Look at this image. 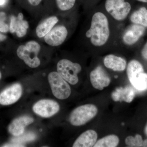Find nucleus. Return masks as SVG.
I'll return each mask as SVG.
<instances>
[{
  "mask_svg": "<svg viewBox=\"0 0 147 147\" xmlns=\"http://www.w3.org/2000/svg\"><path fill=\"white\" fill-rule=\"evenodd\" d=\"M86 35L94 46L100 47L105 45L110 37V30L108 18L104 13L98 11L94 14L90 27Z\"/></svg>",
  "mask_w": 147,
  "mask_h": 147,
  "instance_id": "obj_1",
  "label": "nucleus"
},
{
  "mask_svg": "<svg viewBox=\"0 0 147 147\" xmlns=\"http://www.w3.org/2000/svg\"><path fill=\"white\" fill-rule=\"evenodd\" d=\"M127 73L129 82L133 86L139 91L147 90V73L139 61L132 60L128 64Z\"/></svg>",
  "mask_w": 147,
  "mask_h": 147,
  "instance_id": "obj_2",
  "label": "nucleus"
},
{
  "mask_svg": "<svg viewBox=\"0 0 147 147\" xmlns=\"http://www.w3.org/2000/svg\"><path fill=\"white\" fill-rule=\"evenodd\" d=\"M40 50L39 43L34 40H31L25 45L19 46L17 48L16 54L18 58L24 60L27 65L31 68H36L40 64V61L38 57Z\"/></svg>",
  "mask_w": 147,
  "mask_h": 147,
  "instance_id": "obj_3",
  "label": "nucleus"
},
{
  "mask_svg": "<svg viewBox=\"0 0 147 147\" xmlns=\"http://www.w3.org/2000/svg\"><path fill=\"white\" fill-rule=\"evenodd\" d=\"M98 111L97 107L93 104L81 105L71 112L69 117V121L74 126L84 125L96 115Z\"/></svg>",
  "mask_w": 147,
  "mask_h": 147,
  "instance_id": "obj_4",
  "label": "nucleus"
},
{
  "mask_svg": "<svg viewBox=\"0 0 147 147\" xmlns=\"http://www.w3.org/2000/svg\"><path fill=\"white\" fill-rule=\"evenodd\" d=\"M82 67L79 63L63 59L58 62L57 72L66 82L75 85L79 82L78 74L82 71Z\"/></svg>",
  "mask_w": 147,
  "mask_h": 147,
  "instance_id": "obj_5",
  "label": "nucleus"
},
{
  "mask_svg": "<svg viewBox=\"0 0 147 147\" xmlns=\"http://www.w3.org/2000/svg\"><path fill=\"white\" fill-rule=\"evenodd\" d=\"M48 82L53 95L59 99L63 100L69 97L71 93L70 86L58 73L53 71L48 76Z\"/></svg>",
  "mask_w": 147,
  "mask_h": 147,
  "instance_id": "obj_6",
  "label": "nucleus"
},
{
  "mask_svg": "<svg viewBox=\"0 0 147 147\" xmlns=\"http://www.w3.org/2000/svg\"><path fill=\"white\" fill-rule=\"evenodd\" d=\"M105 7L107 12L118 21L124 20L131 9V5L125 0H106Z\"/></svg>",
  "mask_w": 147,
  "mask_h": 147,
  "instance_id": "obj_7",
  "label": "nucleus"
},
{
  "mask_svg": "<svg viewBox=\"0 0 147 147\" xmlns=\"http://www.w3.org/2000/svg\"><path fill=\"white\" fill-rule=\"evenodd\" d=\"M35 113L42 117L48 118L52 117L59 112V105L57 102L50 99H43L36 102L33 106Z\"/></svg>",
  "mask_w": 147,
  "mask_h": 147,
  "instance_id": "obj_8",
  "label": "nucleus"
},
{
  "mask_svg": "<svg viewBox=\"0 0 147 147\" xmlns=\"http://www.w3.org/2000/svg\"><path fill=\"white\" fill-rule=\"evenodd\" d=\"M90 80L93 87L100 90L109 86L111 82L107 71L100 65L98 66L90 72Z\"/></svg>",
  "mask_w": 147,
  "mask_h": 147,
  "instance_id": "obj_9",
  "label": "nucleus"
},
{
  "mask_svg": "<svg viewBox=\"0 0 147 147\" xmlns=\"http://www.w3.org/2000/svg\"><path fill=\"white\" fill-rule=\"evenodd\" d=\"M22 92L21 84L18 83L13 84L0 93V104L9 105L15 103L20 99Z\"/></svg>",
  "mask_w": 147,
  "mask_h": 147,
  "instance_id": "obj_10",
  "label": "nucleus"
},
{
  "mask_svg": "<svg viewBox=\"0 0 147 147\" xmlns=\"http://www.w3.org/2000/svg\"><path fill=\"white\" fill-rule=\"evenodd\" d=\"M68 31L65 26H59L52 29L44 36L47 44L50 46H58L61 45L65 40Z\"/></svg>",
  "mask_w": 147,
  "mask_h": 147,
  "instance_id": "obj_11",
  "label": "nucleus"
},
{
  "mask_svg": "<svg viewBox=\"0 0 147 147\" xmlns=\"http://www.w3.org/2000/svg\"><path fill=\"white\" fill-rule=\"evenodd\" d=\"M146 28L138 24H132L127 28L123 36V40L127 45H134L144 34Z\"/></svg>",
  "mask_w": 147,
  "mask_h": 147,
  "instance_id": "obj_12",
  "label": "nucleus"
},
{
  "mask_svg": "<svg viewBox=\"0 0 147 147\" xmlns=\"http://www.w3.org/2000/svg\"><path fill=\"white\" fill-rule=\"evenodd\" d=\"M29 27L28 21L24 20V15L19 13L17 17L11 16L9 26V31L11 33H16L19 38L23 37L26 34L27 29Z\"/></svg>",
  "mask_w": 147,
  "mask_h": 147,
  "instance_id": "obj_13",
  "label": "nucleus"
},
{
  "mask_svg": "<svg viewBox=\"0 0 147 147\" xmlns=\"http://www.w3.org/2000/svg\"><path fill=\"white\" fill-rule=\"evenodd\" d=\"M34 119L29 116H24L13 120L8 126V131L11 135L17 137L24 133L26 127L33 122Z\"/></svg>",
  "mask_w": 147,
  "mask_h": 147,
  "instance_id": "obj_14",
  "label": "nucleus"
},
{
  "mask_svg": "<svg viewBox=\"0 0 147 147\" xmlns=\"http://www.w3.org/2000/svg\"><path fill=\"white\" fill-rule=\"evenodd\" d=\"M98 135L94 130L89 129L83 132L74 143L73 147H93L97 141Z\"/></svg>",
  "mask_w": 147,
  "mask_h": 147,
  "instance_id": "obj_15",
  "label": "nucleus"
},
{
  "mask_svg": "<svg viewBox=\"0 0 147 147\" xmlns=\"http://www.w3.org/2000/svg\"><path fill=\"white\" fill-rule=\"evenodd\" d=\"M135 94L134 89L130 86H126L117 88L112 92L111 96L114 101H125L129 103L133 100Z\"/></svg>",
  "mask_w": 147,
  "mask_h": 147,
  "instance_id": "obj_16",
  "label": "nucleus"
},
{
  "mask_svg": "<svg viewBox=\"0 0 147 147\" xmlns=\"http://www.w3.org/2000/svg\"><path fill=\"white\" fill-rule=\"evenodd\" d=\"M103 63L107 68L117 71H123L127 65L125 60L112 54L107 55L104 58Z\"/></svg>",
  "mask_w": 147,
  "mask_h": 147,
  "instance_id": "obj_17",
  "label": "nucleus"
},
{
  "mask_svg": "<svg viewBox=\"0 0 147 147\" xmlns=\"http://www.w3.org/2000/svg\"><path fill=\"white\" fill-rule=\"evenodd\" d=\"M58 21L59 19L57 17L55 16L46 18L37 27L36 32L37 36L39 38L45 36L53 29Z\"/></svg>",
  "mask_w": 147,
  "mask_h": 147,
  "instance_id": "obj_18",
  "label": "nucleus"
},
{
  "mask_svg": "<svg viewBox=\"0 0 147 147\" xmlns=\"http://www.w3.org/2000/svg\"><path fill=\"white\" fill-rule=\"evenodd\" d=\"M130 21L133 24L141 25L147 28V9L142 7L134 11L130 17Z\"/></svg>",
  "mask_w": 147,
  "mask_h": 147,
  "instance_id": "obj_19",
  "label": "nucleus"
},
{
  "mask_svg": "<svg viewBox=\"0 0 147 147\" xmlns=\"http://www.w3.org/2000/svg\"><path fill=\"white\" fill-rule=\"evenodd\" d=\"M119 139L117 135L111 134L103 137L96 142L94 147H116L117 146Z\"/></svg>",
  "mask_w": 147,
  "mask_h": 147,
  "instance_id": "obj_20",
  "label": "nucleus"
},
{
  "mask_svg": "<svg viewBox=\"0 0 147 147\" xmlns=\"http://www.w3.org/2000/svg\"><path fill=\"white\" fill-rule=\"evenodd\" d=\"M143 140L141 135L136 134L135 137L129 136L125 139V143L128 147H142Z\"/></svg>",
  "mask_w": 147,
  "mask_h": 147,
  "instance_id": "obj_21",
  "label": "nucleus"
},
{
  "mask_svg": "<svg viewBox=\"0 0 147 147\" xmlns=\"http://www.w3.org/2000/svg\"><path fill=\"white\" fill-rule=\"evenodd\" d=\"M76 0H56L58 8L62 11H67L74 6Z\"/></svg>",
  "mask_w": 147,
  "mask_h": 147,
  "instance_id": "obj_22",
  "label": "nucleus"
},
{
  "mask_svg": "<svg viewBox=\"0 0 147 147\" xmlns=\"http://www.w3.org/2000/svg\"><path fill=\"white\" fill-rule=\"evenodd\" d=\"M16 137V138H13L12 139V141L14 142L13 143L21 144L22 143H25L34 140L36 138V135L34 133L28 132L24 134L23 133L20 136Z\"/></svg>",
  "mask_w": 147,
  "mask_h": 147,
  "instance_id": "obj_23",
  "label": "nucleus"
},
{
  "mask_svg": "<svg viewBox=\"0 0 147 147\" xmlns=\"http://www.w3.org/2000/svg\"><path fill=\"white\" fill-rule=\"evenodd\" d=\"M6 15L5 12H0V32L6 33L9 31V26L5 23Z\"/></svg>",
  "mask_w": 147,
  "mask_h": 147,
  "instance_id": "obj_24",
  "label": "nucleus"
},
{
  "mask_svg": "<svg viewBox=\"0 0 147 147\" xmlns=\"http://www.w3.org/2000/svg\"><path fill=\"white\" fill-rule=\"evenodd\" d=\"M142 55L145 59L147 60V41L142 49Z\"/></svg>",
  "mask_w": 147,
  "mask_h": 147,
  "instance_id": "obj_25",
  "label": "nucleus"
},
{
  "mask_svg": "<svg viewBox=\"0 0 147 147\" xmlns=\"http://www.w3.org/2000/svg\"><path fill=\"white\" fill-rule=\"evenodd\" d=\"M42 1V0H28V1L31 5L36 6L40 4Z\"/></svg>",
  "mask_w": 147,
  "mask_h": 147,
  "instance_id": "obj_26",
  "label": "nucleus"
},
{
  "mask_svg": "<svg viewBox=\"0 0 147 147\" xmlns=\"http://www.w3.org/2000/svg\"><path fill=\"white\" fill-rule=\"evenodd\" d=\"M3 147H25L21 144H6L3 146Z\"/></svg>",
  "mask_w": 147,
  "mask_h": 147,
  "instance_id": "obj_27",
  "label": "nucleus"
},
{
  "mask_svg": "<svg viewBox=\"0 0 147 147\" xmlns=\"http://www.w3.org/2000/svg\"><path fill=\"white\" fill-rule=\"evenodd\" d=\"M6 38V36L2 34H1V33H0V42H2V41L5 40Z\"/></svg>",
  "mask_w": 147,
  "mask_h": 147,
  "instance_id": "obj_28",
  "label": "nucleus"
},
{
  "mask_svg": "<svg viewBox=\"0 0 147 147\" xmlns=\"http://www.w3.org/2000/svg\"><path fill=\"white\" fill-rule=\"evenodd\" d=\"M142 147H147V139L143 141V145Z\"/></svg>",
  "mask_w": 147,
  "mask_h": 147,
  "instance_id": "obj_29",
  "label": "nucleus"
},
{
  "mask_svg": "<svg viewBox=\"0 0 147 147\" xmlns=\"http://www.w3.org/2000/svg\"><path fill=\"white\" fill-rule=\"evenodd\" d=\"M5 3V0H0V5H2Z\"/></svg>",
  "mask_w": 147,
  "mask_h": 147,
  "instance_id": "obj_30",
  "label": "nucleus"
},
{
  "mask_svg": "<svg viewBox=\"0 0 147 147\" xmlns=\"http://www.w3.org/2000/svg\"><path fill=\"white\" fill-rule=\"evenodd\" d=\"M137 1L141 2L147 3V0H137Z\"/></svg>",
  "mask_w": 147,
  "mask_h": 147,
  "instance_id": "obj_31",
  "label": "nucleus"
},
{
  "mask_svg": "<svg viewBox=\"0 0 147 147\" xmlns=\"http://www.w3.org/2000/svg\"><path fill=\"white\" fill-rule=\"evenodd\" d=\"M145 134H146V135H147V123L146 125V127H145Z\"/></svg>",
  "mask_w": 147,
  "mask_h": 147,
  "instance_id": "obj_32",
  "label": "nucleus"
},
{
  "mask_svg": "<svg viewBox=\"0 0 147 147\" xmlns=\"http://www.w3.org/2000/svg\"><path fill=\"white\" fill-rule=\"evenodd\" d=\"M2 77V74L1 73V71H0V79H1V78Z\"/></svg>",
  "mask_w": 147,
  "mask_h": 147,
  "instance_id": "obj_33",
  "label": "nucleus"
}]
</instances>
